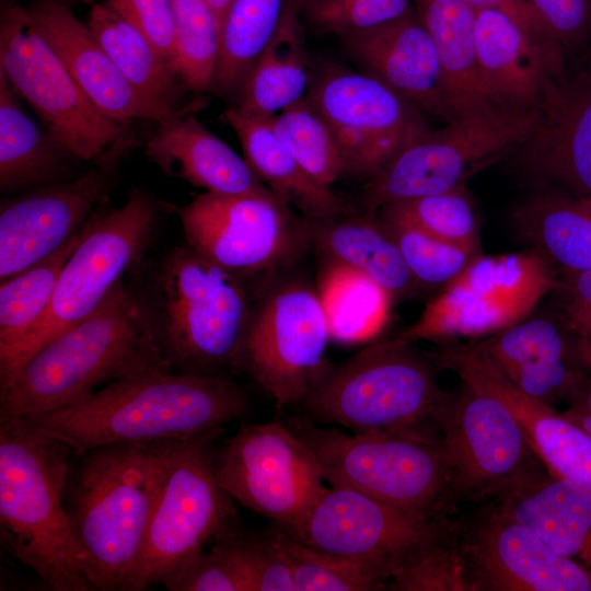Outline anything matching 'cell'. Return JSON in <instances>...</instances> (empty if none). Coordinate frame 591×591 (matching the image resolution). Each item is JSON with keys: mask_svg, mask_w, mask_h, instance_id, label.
<instances>
[{"mask_svg": "<svg viewBox=\"0 0 591 591\" xmlns=\"http://www.w3.org/2000/svg\"><path fill=\"white\" fill-rule=\"evenodd\" d=\"M172 370L149 305L120 279L91 314L37 350L0 389V415L57 409L113 382Z\"/></svg>", "mask_w": 591, "mask_h": 591, "instance_id": "cell-1", "label": "cell"}, {"mask_svg": "<svg viewBox=\"0 0 591 591\" xmlns=\"http://www.w3.org/2000/svg\"><path fill=\"white\" fill-rule=\"evenodd\" d=\"M247 406L224 375L169 372L116 381L76 404L19 418L82 456L106 444L198 437L242 418Z\"/></svg>", "mask_w": 591, "mask_h": 591, "instance_id": "cell-2", "label": "cell"}, {"mask_svg": "<svg viewBox=\"0 0 591 591\" xmlns=\"http://www.w3.org/2000/svg\"><path fill=\"white\" fill-rule=\"evenodd\" d=\"M192 439L113 443L82 455L67 510L94 590L131 591L160 494Z\"/></svg>", "mask_w": 591, "mask_h": 591, "instance_id": "cell-3", "label": "cell"}, {"mask_svg": "<svg viewBox=\"0 0 591 591\" xmlns=\"http://www.w3.org/2000/svg\"><path fill=\"white\" fill-rule=\"evenodd\" d=\"M71 451L0 415V537L55 591H91L63 505Z\"/></svg>", "mask_w": 591, "mask_h": 591, "instance_id": "cell-4", "label": "cell"}, {"mask_svg": "<svg viewBox=\"0 0 591 591\" xmlns=\"http://www.w3.org/2000/svg\"><path fill=\"white\" fill-rule=\"evenodd\" d=\"M445 397L429 361L392 338L334 364L300 407L305 420L351 433L433 432Z\"/></svg>", "mask_w": 591, "mask_h": 591, "instance_id": "cell-5", "label": "cell"}, {"mask_svg": "<svg viewBox=\"0 0 591 591\" xmlns=\"http://www.w3.org/2000/svg\"><path fill=\"white\" fill-rule=\"evenodd\" d=\"M292 428L312 449L324 480L421 518H440L451 497V465L433 432L346 433L305 419Z\"/></svg>", "mask_w": 591, "mask_h": 591, "instance_id": "cell-6", "label": "cell"}, {"mask_svg": "<svg viewBox=\"0 0 591 591\" xmlns=\"http://www.w3.org/2000/svg\"><path fill=\"white\" fill-rule=\"evenodd\" d=\"M159 336L172 367L222 375L239 368L252 304L242 278L181 246L155 277Z\"/></svg>", "mask_w": 591, "mask_h": 591, "instance_id": "cell-7", "label": "cell"}, {"mask_svg": "<svg viewBox=\"0 0 591 591\" xmlns=\"http://www.w3.org/2000/svg\"><path fill=\"white\" fill-rule=\"evenodd\" d=\"M159 221L154 199L134 189L115 207L103 201L81 229L53 297L37 323L0 369V389L43 346L91 314L143 253Z\"/></svg>", "mask_w": 591, "mask_h": 591, "instance_id": "cell-8", "label": "cell"}, {"mask_svg": "<svg viewBox=\"0 0 591 591\" xmlns=\"http://www.w3.org/2000/svg\"><path fill=\"white\" fill-rule=\"evenodd\" d=\"M0 71L76 160H120L130 147L128 125L100 112L37 32L27 9L5 2L0 19Z\"/></svg>", "mask_w": 591, "mask_h": 591, "instance_id": "cell-9", "label": "cell"}, {"mask_svg": "<svg viewBox=\"0 0 591 591\" xmlns=\"http://www.w3.org/2000/svg\"><path fill=\"white\" fill-rule=\"evenodd\" d=\"M538 121V108L495 104L456 116L441 129L427 128L367 179L366 208L374 213L462 185L473 172L512 151Z\"/></svg>", "mask_w": 591, "mask_h": 591, "instance_id": "cell-10", "label": "cell"}, {"mask_svg": "<svg viewBox=\"0 0 591 591\" xmlns=\"http://www.w3.org/2000/svg\"><path fill=\"white\" fill-rule=\"evenodd\" d=\"M317 292L301 279L274 282L252 304L239 368L280 408L300 406L334 366Z\"/></svg>", "mask_w": 591, "mask_h": 591, "instance_id": "cell-11", "label": "cell"}, {"mask_svg": "<svg viewBox=\"0 0 591 591\" xmlns=\"http://www.w3.org/2000/svg\"><path fill=\"white\" fill-rule=\"evenodd\" d=\"M557 285L552 262L535 247L477 255L394 338L412 344L497 334L526 318Z\"/></svg>", "mask_w": 591, "mask_h": 591, "instance_id": "cell-12", "label": "cell"}, {"mask_svg": "<svg viewBox=\"0 0 591 591\" xmlns=\"http://www.w3.org/2000/svg\"><path fill=\"white\" fill-rule=\"evenodd\" d=\"M282 532L318 551L358 560L389 584L398 570L455 529L443 517H417L360 491L324 485Z\"/></svg>", "mask_w": 591, "mask_h": 591, "instance_id": "cell-13", "label": "cell"}, {"mask_svg": "<svg viewBox=\"0 0 591 591\" xmlns=\"http://www.w3.org/2000/svg\"><path fill=\"white\" fill-rule=\"evenodd\" d=\"M219 428L193 438L176 456L154 508L131 591L162 584L235 525L233 498L216 478L211 444Z\"/></svg>", "mask_w": 591, "mask_h": 591, "instance_id": "cell-14", "label": "cell"}, {"mask_svg": "<svg viewBox=\"0 0 591 591\" xmlns=\"http://www.w3.org/2000/svg\"><path fill=\"white\" fill-rule=\"evenodd\" d=\"M187 245L240 278L293 264L306 251L304 218L273 192H205L178 207Z\"/></svg>", "mask_w": 591, "mask_h": 591, "instance_id": "cell-15", "label": "cell"}, {"mask_svg": "<svg viewBox=\"0 0 591 591\" xmlns=\"http://www.w3.org/2000/svg\"><path fill=\"white\" fill-rule=\"evenodd\" d=\"M451 465V497L506 496L543 468L510 408L493 393L463 383L447 395L439 419Z\"/></svg>", "mask_w": 591, "mask_h": 591, "instance_id": "cell-16", "label": "cell"}, {"mask_svg": "<svg viewBox=\"0 0 591 591\" xmlns=\"http://www.w3.org/2000/svg\"><path fill=\"white\" fill-rule=\"evenodd\" d=\"M218 484L233 499L287 530L324 486L310 445L279 421L243 424L216 460Z\"/></svg>", "mask_w": 591, "mask_h": 591, "instance_id": "cell-17", "label": "cell"}, {"mask_svg": "<svg viewBox=\"0 0 591 591\" xmlns=\"http://www.w3.org/2000/svg\"><path fill=\"white\" fill-rule=\"evenodd\" d=\"M306 99L332 128L346 175L369 179L428 128L416 106L368 72L329 69Z\"/></svg>", "mask_w": 591, "mask_h": 591, "instance_id": "cell-18", "label": "cell"}, {"mask_svg": "<svg viewBox=\"0 0 591 591\" xmlns=\"http://www.w3.org/2000/svg\"><path fill=\"white\" fill-rule=\"evenodd\" d=\"M120 160L94 164L69 182L31 188L0 207V280L58 250L106 199Z\"/></svg>", "mask_w": 591, "mask_h": 591, "instance_id": "cell-19", "label": "cell"}, {"mask_svg": "<svg viewBox=\"0 0 591 591\" xmlns=\"http://www.w3.org/2000/svg\"><path fill=\"white\" fill-rule=\"evenodd\" d=\"M470 591H591V575L501 507L460 540Z\"/></svg>", "mask_w": 591, "mask_h": 591, "instance_id": "cell-20", "label": "cell"}, {"mask_svg": "<svg viewBox=\"0 0 591 591\" xmlns=\"http://www.w3.org/2000/svg\"><path fill=\"white\" fill-rule=\"evenodd\" d=\"M535 129L513 150L523 175L591 200V61L548 85Z\"/></svg>", "mask_w": 591, "mask_h": 591, "instance_id": "cell-21", "label": "cell"}, {"mask_svg": "<svg viewBox=\"0 0 591 591\" xmlns=\"http://www.w3.org/2000/svg\"><path fill=\"white\" fill-rule=\"evenodd\" d=\"M444 363L463 383L493 393L510 408L546 470L591 494V436L588 432L551 405L518 390L480 344L451 347Z\"/></svg>", "mask_w": 591, "mask_h": 591, "instance_id": "cell-22", "label": "cell"}, {"mask_svg": "<svg viewBox=\"0 0 591 591\" xmlns=\"http://www.w3.org/2000/svg\"><path fill=\"white\" fill-rule=\"evenodd\" d=\"M27 11L43 39L104 115L128 126L134 120L159 123L176 116L150 103L130 85L89 26L66 4L38 0Z\"/></svg>", "mask_w": 591, "mask_h": 591, "instance_id": "cell-23", "label": "cell"}, {"mask_svg": "<svg viewBox=\"0 0 591 591\" xmlns=\"http://www.w3.org/2000/svg\"><path fill=\"white\" fill-rule=\"evenodd\" d=\"M366 72L421 113L453 119L434 44L413 9L380 27L343 38Z\"/></svg>", "mask_w": 591, "mask_h": 591, "instance_id": "cell-24", "label": "cell"}, {"mask_svg": "<svg viewBox=\"0 0 591 591\" xmlns=\"http://www.w3.org/2000/svg\"><path fill=\"white\" fill-rule=\"evenodd\" d=\"M478 70L497 104L521 109L540 107L551 82L565 73L533 36L507 14L475 10Z\"/></svg>", "mask_w": 591, "mask_h": 591, "instance_id": "cell-25", "label": "cell"}, {"mask_svg": "<svg viewBox=\"0 0 591 591\" xmlns=\"http://www.w3.org/2000/svg\"><path fill=\"white\" fill-rule=\"evenodd\" d=\"M143 153L165 175L206 192L243 195L269 190L244 157L188 113L157 123Z\"/></svg>", "mask_w": 591, "mask_h": 591, "instance_id": "cell-26", "label": "cell"}, {"mask_svg": "<svg viewBox=\"0 0 591 591\" xmlns=\"http://www.w3.org/2000/svg\"><path fill=\"white\" fill-rule=\"evenodd\" d=\"M556 553L591 575V494L543 466L499 499Z\"/></svg>", "mask_w": 591, "mask_h": 591, "instance_id": "cell-27", "label": "cell"}, {"mask_svg": "<svg viewBox=\"0 0 591 591\" xmlns=\"http://www.w3.org/2000/svg\"><path fill=\"white\" fill-rule=\"evenodd\" d=\"M304 220L309 245L326 263L364 275L393 300L410 296L420 287L373 213L358 216L348 211L329 219Z\"/></svg>", "mask_w": 591, "mask_h": 591, "instance_id": "cell-28", "label": "cell"}, {"mask_svg": "<svg viewBox=\"0 0 591 591\" xmlns=\"http://www.w3.org/2000/svg\"><path fill=\"white\" fill-rule=\"evenodd\" d=\"M224 117L234 130L247 164L278 198L306 220H323L351 211L331 187L318 183L276 136L270 120L245 115L234 106Z\"/></svg>", "mask_w": 591, "mask_h": 591, "instance_id": "cell-29", "label": "cell"}, {"mask_svg": "<svg viewBox=\"0 0 591 591\" xmlns=\"http://www.w3.org/2000/svg\"><path fill=\"white\" fill-rule=\"evenodd\" d=\"M413 7L434 44L453 118L497 104L478 70L475 10L463 0H413Z\"/></svg>", "mask_w": 591, "mask_h": 591, "instance_id": "cell-30", "label": "cell"}, {"mask_svg": "<svg viewBox=\"0 0 591 591\" xmlns=\"http://www.w3.org/2000/svg\"><path fill=\"white\" fill-rule=\"evenodd\" d=\"M298 12V7L289 10L251 67L234 106L241 113L271 119L308 95L310 79Z\"/></svg>", "mask_w": 591, "mask_h": 591, "instance_id": "cell-31", "label": "cell"}, {"mask_svg": "<svg viewBox=\"0 0 591 591\" xmlns=\"http://www.w3.org/2000/svg\"><path fill=\"white\" fill-rule=\"evenodd\" d=\"M0 71V189L9 193L59 182L76 160L23 108Z\"/></svg>", "mask_w": 591, "mask_h": 591, "instance_id": "cell-32", "label": "cell"}, {"mask_svg": "<svg viewBox=\"0 0 591 591\" xmlns=\"http://www.w3.org/2000/svg\"><path fill=\"white\" fill-rule=\"evenodd\" d=\"M88 26L124 78L147 101L179 115L183 85L150 42L107 4H91Z\"/></svg>", "mask_w": 591, "mask_h": 591, "instance_id": "cell-33", "label": "cell"}, {"mask_svg": "<svg viewBox=\"0 0 591 591\" xmlns=\"http://www.w3.org/2000/svg\"><path fill=\"white\" fill-rule=\"evenodd\" d=\"M521 237L568 271L591 270V213L571 196L548 192L517 207Z\"/></svg>", "mask_w": 591, "mask_h": 591, "instance_id": "cell-34", "label": "cell"}, {"mask_svg": "<svg viewBox=\"0 0 591 591\" xmlns=\"http://www.w3.org/2000/svg\"><path fill=\"white\" fill-rule=\"evenodd\" d=\"M317 292L327 320L331 340L362 343L384 327L393 299L364 275L326 263Z\"/></svg>", "mask_w": 591, "mask_h": 591, "instance_id": "cell-35", "label": "cell"}, {"mask_svg": "<svg viewBox=\"0 0 591 591\" xmlns=\"http://www.w3.org/2000/svg\"><path fill=\"white\" fill-rule=\"evenodd\" d=\"M298 0H232L221 21V49L213 88L239 91L251 67Z\"/></svg>", "mask_w": 591, "mask_h": 591, "instance_id": "cell-36", "label": "cell"}, {"mask_svg": "<svg viewBox=\"0 0 591 591\" xmlns=\"http://www.w3.org/2000/svg\"><path fill=\"white\" fill-rule=\"evenodd\" d=\"M80 237L81 230L50 255L1 280L0 369L7 366L20 343L44 314L58 277Z\"/></svg>", "mask_w": 591, "mask_h": 591, "instance_id": "cell-37", "label": "cell"}, {"mask_svg": "<svg viewBox=\"0 0 591 591\" xmlns=\"http://www.w3.org/2000/svg\"><path fill=\"white\" fill-rule=\"evenodd\" d=\"M173 74L195 92L213 89L221 49V23L206 0H174Z\"/></svg>", "mask_w": 591, "mask_h": 591, "instance_id": "cell-38", "label": "cell"}, {"mask_svg": "<svg viewBox=\"0 0 591 591\" xmlns=\"http://www.w3.org/2000/svg\"><path fill=\"white\" fill-rule=\"evenodd\" d=\"M269 120L281 143L318 183L331 187L346 176L335 135L306 96Z\"/></svg>", "mask_w": 591, "mask_h": 591, "instance_id": "cell-39", "label": "cell"}, {"mask_svg": "<svg viewBox=\"0 0 591 591\" xmlns=\"http://www.w3.org/2000/svg\"><path fill=\"white\" fill-rule=\"evenodd\" d=\"M283 553L294 591L386 590V580L371 567L343 556L308 546L277 528L270 531Z\"/></svg>", "mask_w": 591, "mask_h": 591, "instance_id": "cell-40", "label": "cell"}, {"mask_svg": "<svg viewBox=\"0 0 591 591\" xmlns=\"http://www.w3.org/2000/svg\"><path fill=\"white\" fill-rule=\"evenodd\" d=\"M380 209L407 220L441 241L477 255L478 217L464 184Z\"/></svg>", "mask_w": 591, "mask_h": 591, "instance_id": "cell-41", "label": "cell"}, {"mask_svg": "<svg viewBox=\"0 0 591 591\" xmlns=\"http://www.w3.org/2000/svg\"><path fill=\"white\" fill-rule=\"evenodd\" d=\"M376 212V218L395 242L420 287L445 286L477 256L434 237L384 209Z\"/></svg>", "mask_w": 591, "mask_h": 591, "instance_id": "cell-42", "label": "cell"}, {"mask_svg": "<svg viewBox=\"0 0 591 591\" xmlns=\"http://www.w3.org/2000/svg\"><path fill=\"white\" fill-rule=\"evenodd\" d=\"M480 345L503 374L538 362L566 360L563 334L552 321L542 317L524 318Z\"/></svg>", "mask_w": 591, "mask_h": 591, "instance_id": "cell-43", "label": "cell"}, {"mask_svg": "<svg viewBox=\"0 0 591 591\" xmlns=\"http://www.w3.org/2000/svg\"><path fill=\"white\" fill-rule=\"evenodd\" d=\"M414 9L413 0H301L308 24L345 38L393 22Z\"/></svg>", "mask_w": 591, "mask_h": 591, "instance_id": "cell-44", "label": "cell"}, {"mask_svg": "<svg viewBox=\"0 0 591 591\" xmlns=\"http://www.w3.org/2000/svg\"><path fill=\"white\" fill-rule=\"evenodd\" d=\"M234 525L211 545L166 578L162 586L171 591H252L237 552Z\"/></svg>", "mask_w": 591, "mask_h": 591, "instance_id": "cell-45", "label": "cell"}, {"mask_svg": "<svg viewBox=\"0 0 591 591\" xmlns=\"http://www.w3.org/2000/svg\"><path fill=\"white\" fill-rule=\"evenodd\" d=\"M393 591H470L456 531L436 542L389 581Z\"/></svg>", "mask_w": 591, "mask_h": 591, "instance_id": "cell-46", "label": "cell"}, {"mask_svg": "<svg viewBox=\"0 0 591 591\" xmlns=\"http://www.w3.org/2000/svg\"><path fill=\"white\" fill-rule=\"evenodd\" d=\"M252 591H294L289 564L269 532L265 536L233 531Z\"/></svg>", "mask_w": 591, "mask_h": 591, "instance_id": "cell-47", "label": "cell"}, {"mask_svg": "<svg viewBox=\"0 0 591 591\" xmlns=\"http://www.w3.org/2000/svg\"><path fill=\"white\" fill-rule=\"evenodd\" d=\"M104 3L150 42L173 73L174 0H106Z\"/></svg>", "mask_w": 591, "mask_h": 591, "instance_id": "cell-48", "label": "cell"}, {"mask_svg": "<svg viewBox=\"0 0 591 591\" xmlns=\"http://www.w3.org/2000/svg\"><path fill=\"white\" fill-rule=\"evenodd\" d=\"M567 58L591 37V0H529Z\"/></svg>", "mask_w": 591, "mask_h": 591, "instance_id": "cell-49", "label": "cell"}, {"mask_svg": "<svg viewBox=\"0 0 591 591\" xmlns=\"http://www.w3.org/2000/svg\"><path fill=\"white\" fill-rule=\"evenodd\" d=\"M474 10H498L515 21L526 33L543 45L554 62L566 68L567 56L549 33L529 0H463Z\"/></svg>", "mask_w": 591, "mask_h": 591, "instance_id": "cell-50", "label": "cell"}, {"mask_svg": "<svg viewBox=\"0 0 591 591\" xmlns=\"http://www.w3.org/2000/svg\"><path fill=\"white\" fill-rule=\"evenodd\" d=\"M555 290L561 294L567 327L582 338L591 337V270H565Z\"/></svg>", "mask_w": 591, "mask_h": 591, "instance_id": "cell-51", "label": "cell"}, {"mask_svg": "<svg viewBox=\"0 0 591 591\" xmlns=\"http://www.w3.org/2000/svg\"><path fill=\"white\" fill-rule=\"evenodd\" d=\"M563 414L591 436V381L583 380Z\"/></svg>", "mask_w": 591, "mask_h": 591, "instance_id": "cell-52", "label": "cell"}, {"mask_svg": "<svg viewBox=\"0 0 591 591\" xmlns=\"http://www.w3.org/2000/svg\"><path fill=\"white\" fill-rule=\"evenodd\" d=\"M211 9L215 11L217 16L220 20V23L222 21V18L232 0H206Z\"/></svg>", "mask_w": 591, "mask_h": 591, "instance_id": "cell-53", "label": "cell"}, {"mask_svg": "<svg viewBox=\"0 0 591 591\" xmlns=\"http://www.w3.org/2000/svg\"><path fill=\"white\" fill-rule=\"evenodd\" d=\"M581 351L587 364L591 368V337L582 338Z\"/></svg>", "mask_w": 591, "mask_h": 591, "instance_id": "cell-54", "label": "cell"}, {"mask_svg": "<svg viewBox=\"0 0 591 591\" xmlns=\"http://www.w3.org/2000/svg\"><path fill=\"white\" fill-rule=\"evenodd\" d=\"M581 201L584 204V206L587 207V209H588L589 212L591 213V200H587V201L581 200Z\"/></svg>", "mask_w": 591, "mask_h": 591, "instance_id": "cell-55", "label": "cell"}, {"mask_svg": "<svg viewBox=\"0 0 591 591\" xmlns=\"http://www.w3.org/2000/svg\"><path fill=\"white\" fill-rule=\"evenodd\" d=\"M82 1L85 2V3H89V4L94 3V0H82Z\"/></svg>", "mask_w": 591, "mask_h": 591, "instance_id": "cell-56", "label": "cell"}, {"mask_svg": "<svg viewBox=\"0 0 591 591\" xmlns=\"http://www.w3.org/2000/svg\"><path fill=\"white\" fill-rule=\"evenodd\" d=\"M298 2H299V4H300L301 0H298Z\"/></svg>", "mask_w": 591, "mask_h": 591, "instance_id": "cell-57", "label": "cell"}]
</instances>
